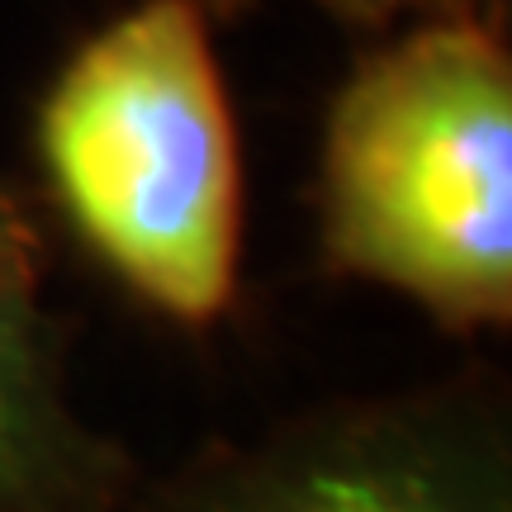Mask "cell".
I'll list each match as a JSON object with an SVG mask.
<instances>
[{
    "instance_id": "cell-3",
    "label": "cell",
    "mask_w": 512,
    "mask_h": 512,
    "mask_svg": "<svg viewBox=\"0 0 512 512\" xmlns=\"http://www.w3.org/2000/svg\"><path fill=\"white\" fill-rule=\"evenodd\" d=\"M185 512H512V498L489 427L456 413H375L242 460Z\"/></svg>"
},
{
    "instance_id": "cell-6",
    "label": "cell",
    "mask_w": 512,
    "mask_h": 512,
    "mask_svg": "<svg viewBox=\"0 0 512 512\" xmlns=\"http://www.w3.org/2000/svg\"><path fill=\"white\" fill-rule=\"evenodd\" d=\"M337 5H361V10H384V5H399V0H337Z\"/></svg>"
},
{
    "instance_id": "cell-4",
    "label": "cell",
    "mask_w": 512,
    "mask_h": 512,
    "mask_svg": "<svg viewBox=\"0 0 512 512\" xmlns=\"http://www.w3.org/2000/svg\"><path fill=\"white\" fill-rule=\"evenodd\" d=\"M29 294L0 285V512H119V460L67 418Z\"/></svg>"
},
{
    "instance_id": "cell-1",
    "label": "cell",
    "mask_w": 512,
    "mask_h": 512,
    "mask_svg": "<svg viewBox=\"0 0 512 512\" xmlns=\"http://www.w3.org/2000/svg\"><path fill=\"white\" fill-rule=\"evenodd\" d=\"M38 152L76 233L147 304L204 323L238 271V143L195 0H143L67 62Z\"/></svg>"
},
{
    "instance_id": "cell-2",
    "label": "cell",
    "mask_w": 512,
    "mask_h": 512,
    "mask_svg": "<svg viewBox=\"0 0 512 512\" xmlns=\"http://www.w3.org/2000/svg\"><path fill=\"white\" fill-rule=\"evenodd\" d=\"M328 247L446 323L512 309V72L479 24L408 34L356 72L328 128Z\"/></svg>"
},
{
    "instance_id": "cell-5",
    "label": "cell",
    "mask_w": 512,
    "mask_h": 512,
    "mask_svg": "<svg viewBox=\"0 0 512 512\" xmlns=\"http://www.w3.org/2000/svg\"><path fill=\"white\" fill-rule=\"evenodd\" d=\"M34 256H38L34 228L24 223V214H19V204L10 195H0V285L34 290Z\"/></svg>"
}]
</instances>
